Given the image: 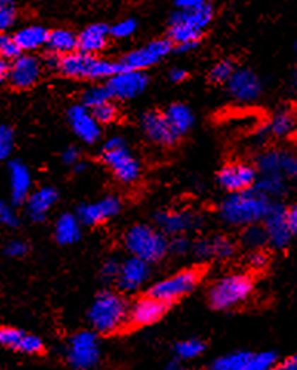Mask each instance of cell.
<instances>
[{
    "label": "cell",
    "mask_w": 297,
    "mask_h": 370,
    "mask_svg": "<svg viewBox=\"0 0 297 370\" xmlns=\"http://www.w3.org/2000/svg\"><path fill=\"white\" fill-rule=\"evenodd\" d=\"M228 91L239 102H252L260 96L262 83L259 77L247 68L235 70L228 81Z\"/></svg>",
    "instance_id": "cell-22"
},
{
    "label": "cell",
    "mask_w": 297,
    "mask_h": 370,
    "mask_svg": "<svg viewBox=\"0 0 297 370\" xmlns=\"http://www.w3.org/2000/svg\"><path fill=\"white\" fill-rule=\"evenodd\" d=\"M151 277V267L146 261L139 258L129 256L122 262L120 273L116 279V286L124 294H133L137 291Z\"/></svg>",
    "instance_id": "cell-16"
},
{
    "label": "cell",
    "mask_w": 297,
    "mask_h": 370,
    "mask_svg": "<svg viewBox=\"0 0 297 370\" xmlns=\"http://www.w3.org/2000/svg\"><path fill=\"white\" fill-rule=\"evenodd\" d=\"M272 205L273 202L268 196L256 188H250L247 192L226 196L219 207V214L228 226L248 227L265 221Z\"/></svg>",
    "instance_id": "cell-1"
},
{
    "label": "cell",
    "mask_w": 297,
    "mask_h": 370,
    "mask_svg": "<svg viewBox=\"0 0 297 370\" xmlns=\"http://www.w3.org/2000/svg\"><path fill=\"white\" fill-rule=\"evenodd\" d=\"M0 342L4 347L23 355H40L45 350V344L36 335L10 325L0 329Z\"/></svg>",
    "instance_id": "cell-20"
},
{
    "label": "cell",
    "mask_w": 297,
    "mask_h": 370,
    "mask_svg": "<svg viewBox=\"0 0 297 370\" xmlns=\"http://www.w3.org/2000/svg\"><path fill=\"white\" fill-rule=\"evenodd\" d=\"M81 99H82L83 107L94 110L103 104H107V102H110V99H112V98L107 88V85H94V87L86 88L82 93Z\"/></svg>",
    "instance_id": "cell-35"
},
{
    "label": "cell",
    "mask_w": 297,
    "mask_h": 370,
    "mask_svg": "<svg viewBox=\"0 0 297 370\" xmlns=\"http://www.w3.org/2000/svg\"><path fill=\"white\" fill-rule=\"evenodd\" d=\"M65 358L74 370H93L100 361L98 335L91 330L74 333L66 344Z\"/></svg>",
    "instance_id": "cell-7"
},
{
    "label": "cell",
    "mask_w": 297,
    "mask_h": 370,
    "mask_svg": "<svg viewBox=\"0 0 297 370\" xmlns=\"http://www.w3.org/2000/svg\"><path fill=\"white\" fill-rule=\"evenodd\" d=\"M171 51H174V47L168 39H156L141 48L129 51L119 60V65L122 71H144L159 64Z\"/></svg>",
    "instance_id": "cell-10"
},
{
    "label": "cell",
    "mask_w": 297,
    "mask_h": 370,
    "mask_svg": "<svg viewBox=\"0 0 297 370\" xmlns=\"http://www.w3.org/2000/svg\"><path fill=\"white\" fill-rule=\"evenodd\" d=\"M122 209L119 196L107 195L95 202H83L76 209V216L82 226H99L105 221L115 218Z\"/></svg>",
    "instance_id": "cell-12"
},
{
    "label": "cell",
    "mask_w": 297,
    "mask_h": 370,
    "mask_svg": "<svg viewBox=\"0 0 297 370\" xmlns=\"http://www.w3.org/2000/svg\"><path fill=\"white\" fill-rule=\"evenodd\" d=\"M163 115L167 117L170 127L173 128V132L176 133L179 137L185 136L194 124V115L191 108L185 104H171L163 110Z\"/></svg>",
    "instance_id": "cell-27"
},
{
    "label": "cell",
    "mask_w": 297,
    "mask_h": 370,
    "mask_svg": "<svg viewBox=\"0 0 297 370\" xmlns=\"http://www.w3.org/2000/svg\"><path fill=\"white\" fill-rule=\"evenodd\" d=\"M296 48H297V44H296Z\"/></svg>",
    "instance_id": "cell-59"
},
{
    "label": "cell",
    "mask_w": 297,
    "mask_h": 370,
    "mask_svg": "<svg viewBox=\"0 0 297 370\" xmlns=\"http://www.w3.org/2000/svg\"><path fill=\"white\" fill-rule=\"evenodd\" d=\"M168 77H170V81L174 82V83H180L183 82L188 77V71L187 70H183V68H171L170 73H168Z\"/></svg>",
    "instance_id": "cell-51"
},
{
    "label": "cell",
    "mask_w": 297,
    "mask_h": 370,
    "mask_svg": "<svg viewBox=\"0 0 297 370\" xmlns=\"http://www.w3.org/2000/svg\"><path fill=\"white\" fill-rule=\"evenodd\" d=\"M57 190L51 185H43L34 190L25 202V209L28 218L34 222H42L47 218L52 205L57 202Z\"/></svg>",
    "instance_id": "cell-25"
},
{
    "label": "cell",
    "mask_w": 297,
    "mask_h": 370,
    "mask_svg": "<svg viewBox=\"0 0 297 370\" xmlns=\"http://www.w3.org/2000/svg\"><path fill=\"white\" fill-rule=\"evenodd\" d=\"M48 36L50 31L45 27H42V25H30V27L16 31L14 39L22 51L30 53V51L39 50L40 47L47 45Z\"/></svg>",
    "instance_id": "cell-29"
},
{
    "label": "cell",
    "mask_w": 297,
    "mask_h": 370,
    "mask_svg": "<svg viewBox=\"0 0 297 370\" xmlns=\"http://www.w3.org/2000/svg\"><path fill=\"white\" fill-rule=\"evenodd\" d=\"M93 111V116L94 119L98 120L99 124L102 125H108V124H112L115 122V120L117 119V115H119V111H117V107L112 104V102H107V104H103L98 108H94L91 110Z\"/></svg>",
    "instance_id": "cell-40"
},
{
    "label": "cell",
    "mask_w": 297,
    "mask_h": 370,
    "mask_svg": "<svg viewBox=\"0 0 297 370\" xmlns=\"http://www.w3.org/2000/svg\"><path fill=\"white\" fill-rule=\"evenodd\" d=\"M200 278H202V270L196 269V267L183 269L171 274L168 278L153 284L146 295H150L151 298L161 301V303L170 306L176 303L180 298L191 294V291L196 289Z\"/></svg>",
    "instance_id": "cell-6"
},
{
    "label": "cell",
    "mask_w": 297,
    "mask_h": 370,
    "mask_svg": "<svg viewBox=\"0 0 297 370\" xmlns=\"http://www.w3.org/2000/svg\"><path fill=\"white\" fill-rule=\"evenodd\" d=\"M286 221L293 236H297V202L286 209Z\"/></svg>",
    "instance_id": "cell-50"
},
{
    "label": "cell",
    "mask_w": 297,
    "mask_h": 370,
    "mask_svg": "<svg viewBox=\"0 0 297 370\" xmlns=\"http://www.w3.org/2000/svg\"><path fill=\"white\" fill-rule=\"evenodd\" d=\"M119 71H122L119 62H111L99 56L81 53V51L60 59L59 67V73L62 76L82 81L111 79Z\"/></svg>",
    "instance_id": "cell-4"
},
{
    "label": "cell",
    "mask_w": 297,
    "mask_h": 370,
    "mask_svg": "<svg viewBox=\"0 0 297 370\" xmlns=\"http://www.w3.org/2000/svg\"><path fill=\"white\" fill-rule=\"evenodd\" d=\"M105 85L112 99L128 100L145 91L148 87V76L144 71H119Z\"/></svg>",
    "instance_id": "cell-13"
},
{
    "label": "cell",
    "mask_w": 297,
    "mask_h": 370,
    "mask_svg": "<svg viewBox=\"0 0 297 370\" xmlns=\"http://www.w3.org/2000/svg\"><path fill=\"white\" fill-rule=\"evenodd\" d=\"M60 59H62V57H59V56L52 54V53H48V56L45 57V60H43V65H45V67L48 68V70H57V71H59Z\"/></svg>",
    "instance_id": "cell-53"
},
{
    "label": "cell",
    "mask_w": 297,
    "mask_h": 370,
    "mask_svg": "<svg viewBox=\"0 0 297 370\" xmlns=\"http://www.w3.org/2000/svg\"><path fill=\"white\" fill-rule=\"evenodd\" d=\"M168 306L161 303L150 295L142 296L134 301V304L129 307L128 325L129 327H145L156 324L161 318L167 313Z\"/></svg>",
    "instance_id": "cell-21"
},
{
    "label": "cell",
    "mask_w": 297,
    "mask_h": 370,
    "mask_svg": "<svg viewBox=\"0 0 297 370\" xmlns=\"http://www.w3.org/2000/svg\"><path fill=\"white\" fill-rule=\"evenodd\" d=\"M73 170H74V173H83V171L86 170V163L83 161H81L78 163H76Z\"/></svg>",
    "instance_id": "cell-57"
},
{
    "label": "cell",
    "mask_w": 297,
    "mask_h": 370,
    "mask_svg": "<svg viewBox=\"0 0 297 370\" xmlns=\"http://www.w3.org/2000/svg\"><path fill=\"white\" fill-rule=\"evenodd\" d=\"M14 147V132L10 125L0 127V159H8Z\"/></svg>",
    "instance_id": "cell-42"
},
{
    "label": "cell",
    "mask_w": 297,
    "mask_h": 370,
    "mask_svg": "<svg viewBox=\"0 0 297 370\" xmlns=\"http://www.w3.org/2000/svg\"><path fill=\"white\" fill-rule=\"evenodd\" d=\"M141 128L148 139L157 145H162V147H173V145H176L180 139V137L173 132V128L170 127L163 111H146L141 117Z\"/></svg>",
    "instance_id": "cell-14"
},
{
    "label": "cell",
    "mask_w": 297,
    "mask_h": 370,
    "mask_svg": "<svg viewBox=\"0 0 297 370\" xmlns=\"http://www.w3.org/2000/svg\"><path fill=\"white\" fill-rule=\"evenodd\" d=\"M240 239L243 245L251 247L252 250H262V247L268 244V233L262 224H252L243 229Z\"/></svg>",
    "instance_id": "cell-33"
},
{
    "label": "cell",
    "mask_w": 297,
    "mask_h": 370,
    "mask_svg": "<svg viewBox=\"0 0 297 370\" xmlns=\"http://www.w3.org/2000/svg\"><path fill=\"white\" fill-rule=\"evenodd\" d=\"M10 73H11V62H10V60L2 59V60H0V79H2V82L4 81L8 82Z\"/></svg>",
    "instance_id": "cell-54"
},
{
    "label": "cell",
    "mask_w": 297,
    "mask_h": 370,
    "mask_svg": "<svg viewBox=\"0 0 297 370\" xmlns=\"http://www.w3.org/2000/svg\"><path fill=\"white\" fill-rule=\"evenodd\" d=\"M0 221H2L5 227L10 229H16L19 226V216H17V213L11 205H8L6 202L0 204Z\"/></svg>",
    "instance_id": "cell-46"
},
{
    "label": "cell",
    "mask_w": 297,
    "mask_h": 370,
    "mask_svg": "<svg viewBox=\"0 0 297 370\" xmlns=\"http://www.w3.org/2000/svg\"><path fill=\"white\" fill-rule=\"evenodd\" d=\"M66 116L73 132L82 142L93 145L100 139V124L94 119L90 108L83 107L82 104L73 105L69 107Z\"/></svg>",
    "instance_id": "cell-18"
},
{
    "label": "cell",
    "mask_w": 297,
    "mask_h": 370,
    "mask_svg": "<svg viewBox=\"0 0 297 370\" xmlns=\"http://www.w3.org/2000/svg\"><path fill=\"white\" fill-rule=\"evenodd\" d=\"M165 370H185V367L182 366L180 359H173L167 364V367H165Z\"/></svg>",
    "instance_id": "cell-56"
},
{
    "label": "cell",
    "mask_w": 297,
    "mask_h": 370,
    "mask_svg": "<svg viewBox=\"0 0 297 370\" xmlns=\"http://www.w3.org/2000/svg\"><path fill=\"white\" fill-rule=\"evenodd\" d=\"M234 71H235V68L231 60H221L219 64H216L211 68V71H209V74H208V79L213 83H228Z\"/></svg>",
    "instance_id": "cell-36"
},
{
    "label": "cell",
    "mask_w": 297,
    "mask_h": 370,
    "mask_svg": "<svg viewBox=\"0 0 297 370\" xmlns=\"http://www.w3.org/2000/svg\"><path fill=\"white\" fill-rule=\"evenodd\" d=\"M206 349V344L202 340L197 338H190V340H183L176 342L174 346V354H176L177 359H194L199 355H202Z\"/></svg>",
    "instance_id": "cell-34"
},
{
    "label": "cell",
    "mask_w": 297,
    "mask_h": 370,
    "mask_svg": "<svg viewBox=\"0 0 297 370\" xmlns=\"http://www.w3.org/2000/svg\"><path fill=\"white\" fill-rule=\"evenodd\" d=\"M8 176H10V193L13 205L25 204L33 193L30 168L22 161H10L8 162Z\"/></svg>",
    "instance_id": "cell-23"
},
{
    "label": "cell",
    "mask_w": 297,
    "mask_h": 370,
    "mask_svg": "<svg viewBox=\"0 0 297 370\" xmlns=\"http://www.w3.org/2000/svg\"><path fill=\"white\" fill-rule=\"evenodd\" d=\"M296 85H297V77H296Z\"/></svg>",
    "instance_id": "cell-58"
},
{
    "label": "cell",
    "mask_w": 297,
    "mask_h": 370,
    "mask_svg": "<svg viewBox=\"0 0 297 370\" xmlns=\"http://www.w3.org/2000/svg\"><path fill=\"white\" fill-rule=\"evenodd\" d=\"M191 247L193 244L190 243L187 236L179 235V236H173L168 241V253H173L176 256H182V255H187L188 250H191Z\"/></svg>",
    "instance_id": "cell-45"
},
{
    "label": "cell",
    "mask_w": 297,
    "mask_h": 370,
    "mask_svg": "<svg viewBox=\"0 0 297 370\" xmlns=\"http://www.w3.org/2000/svg\"><path fill=\"white\" fill-rule=\"evenodd\" d=\"M0 54H2V59L14 62L16 59H19L23 54V51L17 45L14 36L2 34V37H0Z\"/></svg>",
    "instance_id": "cell-38"
},
{
    "label": "cell",
    "mask_w": 297,
    "mask_h": 370,
    "mask_svg": "<svg viewBox=\"0 0 297 370\" xmlns=\"http://www.w3.org/2000/svg\"><path fill=\"white\" fill-rule=\"evenodd\" d=\"M274 370H297V354L290 355L279 363Z\"/></svg>",
    "instance_id": "cell-52"
},
{
    "label": "cell",
    "mask_w": 297,
    "mask_h": 370,
    "mask_svg": "<svg viewBox=\"0 0 297 370\" xmlns=\"http://www.w3.org/2000/svg\"><path fill=\"white\" fill-rule=\"evenodd\" d=\"M82 224L76 214L64 213L60 214L54 226V238L60 245H71L81 239Z\"/></svg>",
    "instance_id": "cell-28"
},
{
    "label": "cell",
    "mask_w": 297,
    "mask_h": 370,
    "mask_svg": "<svg viewBox=\"0 0 297 370\" xmlns=\"http://www.w3.org/2000/svg\"><path fill=\"white\" fill-rule=\"evenodd\" d=\"M120 267L122 262L117 261V258H108V260H105L102 267H100V278L103 281H116L119 273H120Z\"/></svg>",
    "instance_id": "cell-44"
},
{
    "label": "cell",
    "mask_w": 297,
    "mask_h": 370,
    "mask_svg": "<svg viewBox=\"0 0 297 370\" xmlns=\"http://www.w3.org/2000/svg\"><path fill=\"white\" fill-rule=\"evenodd\" d=\"M17 19V8L11 0L0 2V30H10Z\"/></svg>",
    "instance_id": "cell-39"
},
{
    "label": "cell",
    "mask_w": 297,
    "mask_h": 370,
    "mask_svg": "<svg viewBox=\"0 0 297 370\" xmlns=\"http://www.w3.org/2000/svg\"><path fill=\"white\" fill-rule=\"evenodd\" d=\"M174 6L176 10L170 14L168 19L170 27H183L204 34L214 17V6L204 0H179Z\"/></svg>",
    "instance_id": "cell-8"
},
{
    "label": "cell",
    "mask_w": 297,
    "mask_h": 370,
    "mask_svg": "<svg viewBox=\"0 0 297 370\" xmlns=\"http://www.w3.org/2000/svg\"><path fill=\"white\" fill-rule=\"evenodd\" d=\"M248 265L251 267V269L255 270H260L264 269V267L267 265L268 262V256L264 250H252L250 255H248V260H247Z\"/></svg>",
    "instance_id": "cell-48"
},
{
    "label": "cell",
    "mask_w": 297,
    "mask_h": 370,
    "mask_svg": "<svg viewBox=\"0 0 297 370\" xmlns=\"http://www.w3.org/2000/svg\"><path fill=\"white\" fill-rule=\"evenodd\" d=\"M251 352H233L228 355H222L217 359L213 361L211 370H250L251 359H252Z\"/></svg>",
    "instance_id": "cell-30"
},
{
    "label": "cell",
    "mask_w": 297,
    "mask_h": 370,
    "mask_svg": "<svg viewBox=\"0 0 297 370\" xmlns=\"http://www.w3.org/2000/svg\"><path fill=\"white\" fill-rule=\"evenodd\" d=\"M136 28H137V22L134 19L119 21L111 27V37L127 39L129 36H133Z\"/></svg>",
    "instance_id": "cell-43"
},
{
    "label": "cell",
    "mask_w": 297,
    "mask_h": 370,
    "mask_svg": "<svg viewBox=\"0 0 297 370\" xmlns=\"http://www.w3.org/2000/svg\"><path fill=\"white\" fill-rule=\"evenodd\" d=\"M102 162L108 167L111 175L115 176L119 183L131 185L139 180L142 175L141 162L129 151L128 145H122L119 149L103 150L102 149Z\"/></svg>",
    "instance_id": "cell-9"
},
{
    "label": "cell",
    "mask_w": 297,
    "mask_h": 370,
    "mask_svg": "<svg viewBox=\"0 0 297 370\" xmlns=\"http://www.w3.org/2000/svg\"><path fill=\"white\" fill-rule=\"evenodd\" d=\"M255 282L247 273H233L217 279L208 290V301L216 311H230L247 303Z\"/></svg>",
    "instance_id": "cell-5"
},
{
    "label": "cell",
    "mask_w": 297,
    "mask_h": 370,
    "mask_svg": "<svg viewBox=\"0 0 297 370\" xmlns=\"http://www.w3.org/2000/svg\"><path fill=\"white\" fill-rule=\"evenodd\" d=\"M257 179V170L245 162L225 163L217 173V183L230 195L255 188Z\"/></svg>",
    "instance_id": "cell-11"
},
{
    "label": "cell",
    "mask_w": 297,
    "mask_h": 370,
    "mask_svg": "<svg viewBox=\"0 0 297 370\" xmlns=\"http://www.w3.org/2000/svg\"><path fill=\"white\" fill-rule=\"evenodd\" d=\"M211 239V248H213V256L216 258H222V260H226V258H230L234 255L235 250V245L233 241L225 236V235H214V236H209Z\"/></svg>",
    "instance_id": "cell-37"
},
{
    "label": "cell",
    "mask_w": 297,
    "mask_h": 370,
    "mask_svg": "<svg viewBox=\"0 0 297 370\" xmlns=\"http://www.w3.org/2000/svg\"><path fill=\"white\" fill-rule=\"evenodd\" d=\"M62 161L66 163V166H71L74 167L76 163L81 162V150H78L77 147H74V145H71V147H68L64 153H62Z\"/></svg>",
    "instance_id": "cell-49"
},
{
    "label": "cell",
    "mask_w": 297,
    "mask_h": 370,
    "mask_svg": "<svg viewBox=\"0 0 297 370\" xmlns=\"http://www.w3.org/2000/svg\"><path fill=\"white\" fill-rule=\"evenodd\" d=\"M47 47L50 53L59 57H65L78 51V40L77 34L66 28H56L50 31Z\"/></svg>",
    "instance_id": "cell-26"
},
{
    "label": "cell",
    "mask_w": 297,
    "mask_h": 370,
    "mask_svg": "<svg viewBox=\"0 0 297 370\" xmlns=\"http://www.w3.org/2000/svg\"><path fill=\"white\" fill-rule=\"evenodd\" d=\"M284 179H285L284 176H277V175H262V178L257 179L255 188L268 197L282 196L286 192V185Z\"/></svg>",
    "instance_id": "cell-32"
},
{
    "label": "cell",
    "mask_w": 297,
    "mask_h": 370,
    "mask_svg": "<svg viewBox=\"0 0 297 370\" xmlns=\"http://www.w3.org/2000/svg\"><path fill=\"white\" fill-rule=\"evenodd\" d=\"M129 307L117 291L103 290L94 298L88 311V320L94 332L112 335L128 325Z\"/></svg>",
    "instance_id": "cell-2"
},
{
    "label": "cell",
    "mask_w": 297,
    "mask_h": 370,
    "mask_svg": "<svg viewBox=\"0 0 297 370\" xmlns=\"http://www.w3.org/2000/svg\"><path fill=\"white\" fill-rule=\"evenodd\" d=\"M197 45H199V42H188V44H180V45H176V48H174V51H176V53H179V54L190 53V51H193Z\"/></svg>",
    "instance_id": "cell-55"
},
{
    "label": "cell",
    "mask_w": 297,
    "mask_h": 370,
    "mask_svg": "<svg viewBox=\"0 0 297 370\" xmlns=\"http://www.w3.org/2000/svg\"><path fill=\"white\" fill-rule=\"evenodd\" d=\"M154 222L162 233L179 236L202 226V216L194 212H159Z\"/></svg>",
    "instance_id": "cell-15"
},
{
    "label": "cell",
    "mask_w": 297,
    "mask_h": 370,
    "mask_svg": "<svg viewBox=\"0 0 297 370\" xmlns=\"http://www.w3.org/2000/svg\"><path fill=\"white\" fill-rule=\"evenodd\" d=\"M277 355L274 352H259L252 355L250 370H272L277 364Z\"/></svg>",
    "instance_id": "cell-41"
},
{
    "label": "cell",
    "mask_w": 297,
    "mask_h": 370,
    "mask_svg": "<svg viewBox=\"0 0 297 370\" xmlns=\"http://www.w3.org/2000/svg\"><path fill=\"white\" fill-rule=\"evenodd\" d=\"M124 245L131 256L148 264L161 261L168 253V239L161 230L146 224H134L124 235Z\"/></svg>",
    "instance_id": "cell-3"
},
{
    "label": "cell",
    "mask_w": 297,
    "mask_h": 370,
    "mask_svg": "<svg viewBox=\"0 0 297 370\" xmlns=\"http://www.w3.org/2000/svg\"><path fill=\"white\" fill-rule=\"evenodd\" d=\"M110 37H111V27H108L107 23L88 25V27H85L77 34L78 51L85 54L98 56V53L107 48Z\"/></svg>",
    "instance_id": "cell-24"
},
{
    "label": "cell",
    "mask_w": 297,
    "mask_h": 370,
    "mask_svg": "<svg viewBox=\"0 0 297 370\" xmlns=\"http://www.w3.org/2000/svg\"><path fill=\"white\" fill-rule=\"evenodd\" d=\"M294 127H296L294 115L288 110H281L273 116L272 122H269V125H268V132L273 136L282 137V136H286L288 133H291L294 130Z\"/></svg>",
    "instance_id": "cell-31"
},
{
    "label": "cell",
    "mask_w": 297,
    "mask_h": 370,
    "mask_svg": "<svg viewBox=\"0 0 297 370\" xmlns=\"http://www.w3.org/2000/svg\"><path fill=\"white\" fill-rule=\"evenodd\" d=\"M42 76V64L36 56L22 54L11 62V73L8 83L16 90H28L36 85Z\"/></svg>",
    "instance_id": "cell-17"
},
{
    "label": "cell",
    "mask_w": 297,
    "mask_h": 370,
    "mask_svg": "<svg viewBox=\"0 0 297 370\" xmlns=\"http://www.w3.org/2000/svg\"><path fill=\"white\" fill-rule=\"evenodd\" d=\"M264 227L268 233V244L272 247L282 250V248L290 244L293 233L290 227H288L286 207H284L282 204L273 202L272 210H269L264 221Z\"/></svg>",
    "instance_id": "cell-19"
},
{
    "label": "cell",
    "mask_w": 297,
    "mask_h": 370,
    "mask_svg": "<svg viewBox=\"0 0 297 370\" xmlns=\"http://www.w3.org/2000/svg\"><path fill=\"white\" fill-rule=\"evenodd\" d=\"M28 253V244L22 239H13L5 247V255L10 258H23Z\"/></svg>",
    "instance_id": "cell-47"
}]
</instances>
